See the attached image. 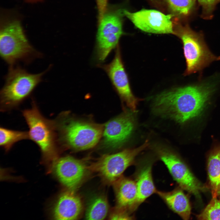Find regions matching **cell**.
Masks as SVG:
<instances>
[{"label": "cell", "mask_w": 220, "mask_h": 220, "mask_svg": "<svg viewBox=\"0 0 220 220\" xmlns=\"http://www.w3.org/2000/svg\"><path fill=\"white\" fill-rule=\"evenodd\" d=\"M215 89V85L207 82L164 91L155 97L153 110L179 123H186L201 115Z\"/></svg>", "instance_id": "6da1fadb"}, {"label": "cell", "mask_w": 220, "mask_h": 220, "mask_svg": "<svg viewBox=\"0 0 220 220\" xmlns=\"http://www.w3.org/2000/svg\"><path fill=\"white\" fill-rule=\"evenodd\" d=\"M53 121L58 141L74 150H83L94 147L102 134L101 125L76 120L66 113L59 115Z\"/></svg>", "instance_id": "7a4b0ae2"}, {"label": "cell", "mask_w": 220, "mask_h": 220, "mask_svg": "<svg viewBox=\"0 0 220 220\" xmlns=\"http://www.w3.org/2000/svg\"><path fill=\"white\" fill-rule=\"evenodd\" d=\"M0 54L10 66L19 61L28 63L42 56L41 53L29 43L17 20L10 21L1 28Z\"/></svg>", "instance_id": "3957f363"}, {"label": "cell", "mask_w": 220, "mask_h": 220, "mask_svg": "<svg viewBox=\"0 0 220 220\" xmlns=\"http://www.w3.org/2000/svg\"><path fill=\"white\" fill-rule=\"evenodd\" d=\"M37 74L28 72L19 66H11L0 92V103L3 110L17 106L31 94L49 70Z\"/></svg>", "instance_id": "277c9868"}, {"label": "cell", "mask_w": 220, "mask_h": 220, "mask_svg": "<svg viewBox=\"0 0 220 220\" xmlns=\"http://www.w3.org/2000/svg\"><path fill=\"white\" fill-rule=\"evenodd\" d=\"M174 34L181 40L186 68L184 73L187 75L202 70L212 62L220 60L210 50L203 35L193 30L187 24H177Z\"/></svg>", "instance_id": "5b68a950"}, {"label": "cell", "mask_w": 220, "mask_h": 220, "mask_svg": "<svg viewBox=\"0 0 220 220\" xmlns=\"http://www.w3.org/2000/svg\"><path fill=\"white\" fill-rule=\"evenodd\" d=\"M124 10L116 5L110 6L98 22L94 54L98 62L104 61L119 45V40L123 34Z\"/></svg>", "instance_id": "8992f818"}, {"label": "cell", "mask_w": 220, "mask_h": 220, "mask_svg": "<svg viewBox=\"0 0 220 220\" xmlns=\"http://www.w3.org/2000/svg\"><path fill=\"white\" fill-rule=\"evenodd\" d=\"M22 113L29 128L30 139L38 146L44 158L54 159L57 155L58 141L53 120L44 117L34 102Z\"/></svg>", "instance_id": "52a82bcc"}, {"label": "cell", "mask_w": 220, "mask_h": 220, "mask_svg": "<svg viewBox=\"0 0 220 220\" xmlns=\"http://www.w3.org/2000/svg\"><path fill=\"white\" fill-rule=\"evenodd\" d=\"M148 145V141L139 147L127 149L119 152L102 156L89 169L97 173L105 182L114 184L126 169L132 164L136 156Z\"/></svg>", "instance_id": "ba28073f"}, {"label": "cell", "mask_w": 220, "mask_h": 220, "mask_svg": "<svg viewBox=\"0 0 220 220\" xmlns=\"http://www.w3.org/2000/svg\"><path fill=\"white\" fill-rule=\"evenodd\" d=\"M155 152L168 169L173 178L180 187L199 197L201 192L207 188L197 179L187 165L175 152L166 147L158 146Z\"/></svg>", "instance_id": "9c48e42d"}, {"label": "cell", "mask_w": 220, "mask_h": 220, "mask_svg": "<svg viewBox=\"0 0 220 220\" xmlns=\"http://www.w3.org/2000/svg\"><path fill=\"white\" fill-rule=\"evenodd\" d=\"M99 66L107 74L122 100L132 111H136L139 99L134 96L131 90L119 45L116 47L112 60L108 64Z\"/></svg>", "instance_id": "30bf717a"}, {"label": "cell", "mask_w": 220, "mask_h": 220, "mask_svg": "<svg viewBox=\"0 0 220 220\" xmlns=\"http://www.w3.org/2000/svg\"><path fill=\"white\" fill-rule=\"evenodd\" d=\"M125 16L138 28L145 32L174 34L173 15H166L154 9H142L135 12L124 10Z\"/></svg>", "instance_id": "8fae6325"}, {"label": "cell", "mask_w": 220, "mask_h": 220, "mask_svg": "<svg viewBox=\"0 0 220 220\" xmlns=\"http://www.w3.org/2000/svg\"><path fill=\"white\" fill-rule=\"evenodd\" d=\"M135 124L134 115L128 111L109 121L106 124L103 132V146L110 149L120 147L129 138Z\"/></svg>", "instance_id": "7c38bea8"}, {"label": "cell", "mask_w": 220, "mask_h": 220, "mask_svg": "<svg viewBox=\"0 0 220 220\" xmlns=\"http://www.w3.org/2000/svg\"><path fill=\"white\" fill-rule=\"evenodd\" d=\"M55 164L54 170L57 177L62 184L72 191L82 183L88 169L82 161L69 156L59 159Z\"/></svg>", "instance_id": "4fadbf2b"}, {"label": "cell", "mask_w": 220, "mask_h": 220, "mask_svg": "<svg viewBox=\"0 0 220 220\" xmlns=\"http://www.w3.org/2000/svg\"><path fill=\"white\" fill-rule=\"evenodd\" d=\"M80 198L69 190L62 193L53 210L54 218L57 220H75L80 216L82 210Z\"/></svg>", "instance_id": "5bb4252c"}, {"label": "cell", "mask_w": 220, "mask_h": 220, "mask_svg": "<svg viewBox=\"0 0 220 220\" xmlns=\"http://www.w3.org/2000/svg\"><path fill=\"white\" fill-rule=\"evenodd\" d=\"M152 163L150 160L143 161L139 165L136 174L137 197L135 211L140 205L153 194L156 193L152 175Z\"/></svg>", "instance_id": "9a60e30c"}, {"label": "cell", "mask_w": 220, "mask_h": 220, "mask_svg": "<svg viewBox=\"0 0 220 220\" xmlns=\"http://www.w3.org/2000/svg\"><path fill=\"white\" fill-rule=\"evenodd\" d=\"M113 184L118 207L134 211L138 194L135 181L121 176Z\"/></svg>", "instance_id": "2e32d148"}, {"label": "cell", "mask_w": 220, "mask_h": 220, "mask_svg": "<svg viewBox=\"0 0 220 220\" xmlns=\"http://www.w3.org/2000/svg\"><path fill=\"white\" fill-rule=\"evenodd\" d=\"M180 187L170 191L157 190L156 193L169 208L184 220H188L191 213V206L187 196Z\"/></svg>", "instance_id": "e0dca14e"}, {"label": "cell", "mask_w": 220, "mask_h": 220, "mask_svg": "<svg viewBox=\"0 0 220 220\" xmlns=\"http://www.w3.org/2000/svg\"><path fill=\"white\" fill-rule=\"evenodd\" d=\"M207 169L212 196L220 195V144L215 145L208 153Z\"/></svg>", "instance_id": "ac0fdd59"}, {"label": "cell", "mask_w": 220, "mask_h": 220, "mask_svg": "<svg viewBox=\"0 0 220 220\" xmlns=\"http://www.w3.org/2000/svg\"><path fill=\"white\" fill-rule=\"evenodd\" d=\"M108 205L106 198L103 196H97L90 203L85 214V218L88 220H102L106 216Z\"/></svg>", "instance_id": "d6986e66"}, {"label": "cell", "mask_w": 220, "mask_h": 220, "mask_svg": "<svg viewBox=\"0 0 220 220\" xmlns=\"http://www.w3.org/2000/svg\"><path fill=\"white\" fill-rule=\"evenodd\" d=\"M28 139H30L28 132L0 127V145L6 151L9 150L16 142Z\"/></svg>", "instance_id": "ffe728a7"}, {"label": "cell", "mask_w": 220, "mask_h": 220, "mask_svg": "<svg viewBox=\"0 0 220 220\" xmlns=\"http://www.w3.org/2000/svg\"><path fill=\"white\" fill-rule=\"evenodd\" d=\"M167 6L174 14L186 16L193 10L195 0H165Z\"/></svg>", "instance_id": "44dd1931"}, {"label": "cell", "mask_w": 220, "mask_h": 220, "mask_svg": "<svg viewBox=\"0 0 220 220\" xmlns=\"http://www.w3.org/2000/svg\"><path fill=\"white\" fill-rule=\"evenodd\" d=\"M196 217L200 220H220V195L212 196L210 202Z\"/></svg>", "instance_id": "7402d4cb"}, {"label": "cell", "mask_w": 220, "mask_h": 220, "mask_svg": "<svg viewBox=\"0 0 220 220\" xmlns=\"http://www.w3.org/2000/svg\"><path fill=\"white\" fill-rule=\"evenodd\" d=\"M202 8V17L210 19L212 17L213 13L220 0H197Z\"/></svg>", "instance_id": "603a6c76"}, {"label": "cell", "mask_w": 220, "mask_h": 220, "mask_svg": "<svg viewBox=\"0 0 220 220\" xmlns=\"http://www.w3.org/2000/svg\"><path fill=\"white\" fill-rule=\"evenodd\" d=\"M128 211L126 210L118 207L111 215L110 219L113 220L131 219L132 217L129 215Z\"/></svg>", "instance_id": "cb8c5ba5"}, {"label": "cell", "mask_w": 220, "mask_h": 220, "mask_svg": "<svg viewBox=\"0 0 220 220\" xmlns=\"http://www.w3.org/2000/svg\"><path fill=\"white\" fill-rule=\"evenodd\" d=\"M108 2V0H96L98 22L101 20L107 9Z\"/></svg>", "instance_id": "d4e9b609"}, {"label": "cell", "mask_w": 220, "mask_h": 220, "mask_svg": "<svg viewBox=\"0 0 220 220\" xmlns=\"http://www.w3.org/2000/svg\"><path fill=\"white\" fill-rule=\"evenodd\" d=\"M27 1H29L30 2H35V1H39L40 0H27Z\"/></svg>", "instance_id": "484cf974"}, {"label": "cell", "mask_w": 220, "mask_h": 220, "mask_svg": "<svg viewBox=\"0 0 220 220\" xmlns=\"http://www.w3.org/2000/svg\"></svg>", "instance_id": "4316f807"}]
</instances>
